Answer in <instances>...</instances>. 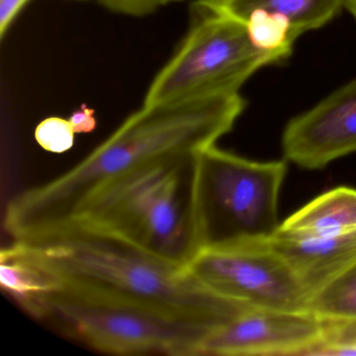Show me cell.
<instances>
[{"mask_svg": "<svg viewBox=\"0 0 356 356\" xmlns=\"http://www.w3.org/2000/svg\"><path fill=\"white\" fill-rule=\"evenodd\" d=\"M245 107L238 92L143 106L74 168L14 197L6 231L12 241H26L65 226L112 183L216 145Z\"/></svg>", "mask_w": 356, "mask_h": 356, "instance_id": "1", "label": "cell"}, {"mask_svg": "<svg viewBox=\"0 0 356 356\" xmlns=\"http://www.w3.org/2000/svg\"><path fill=\"white\" fill-rule=\"evenodd\" d=\"M12 243L54 275L59 289L53 297L141 308L216 329L252 307L210 291L184 268L88 227L70 225Z\"/></svg>", "mask_w": 356, "mask_h": 356, "instance_id": "2", "label": "cell"}, {"mask_svg": "<svg viewBox=\"0 0 356 356\" xmlns=\"http://www.w3.org/2000/svg\"><path fill=\"white\" fill-rule=\"evenodd\" d=\"M191 160L151 166L112 183L63 227L103 231L184 268L200 252L191 209Z\"/></svg>", "mask_w": 356, "mask_h": 356, "instance_id": "3", "label": "cell"}, {"mask_svg": "<svg viewBox=\"0 0 356 356\" xmlns=\"http://www.w3.org/2000/svg\"><path fill=\"white\" fill-rule=\"evenodd\" d=\"M286 172L285 161H252L216 145L195 154L191 199L200 251L274 236Z\"/></svg>", "mask_w": 356, "mask_h": 356, "instance_id": "4", "label": "cell"}, {"mask_svg": "<svg viewBox=\"0 0 356 356\" xmlns=\"http://www.w3.org/2000/svg\"><path fill=\"white\" fill-rule=\"evenodd\" d=\"M193 18L182 44L152 82L143 106L238 92L258 70L279 62L254 44L243 22L205 0L193 3Z\"/></svg>", "mask_w": 356, "mask_h": 356, "instance_id": "5", "label": "cell"}, {"mask_svg": "<svg viewBox=\"0 0 356 356\" xmlns=\"http://www.w3.org/2000/svg\"><path fill=\"white\" fill-rule=\"evenodd\" d=\"M43 320L92 349L116 355L199 356L203 341L218 329L113 304L53 297Z\"/></svg>", "mask_w": 356, "mask_h": 356, "instance_id": "6", "label": "cell"}, {"mask_svg": "<svg viewBox=\"0 0 356 356\" xmlns=\"http://www.w3.org/2000/svg\"><path fill=\"white\" fill-rule=\"evenodd\" d=\"M184 270L210 291L252 307L309 310L310 296L270 239L201 250Z\"/></svg>", "mask_w": 356, "mask_h": 356, "instance_id": "7", "label": "cell"}, {"mask_svg": "<svg viewBox=\"0 0 356 356\" xmlns=\"http://www.w3.org/2000/svg\"><path fill=\"white\" fill-rule=\"evenodd\" d=\"M324 330L325 320L310 310L250 307L209 335L199 356H305Z\"/></svg>", "mask_w": 356, "mask_h": 356, "instance_id": "8", "label": "cell"}, {"mask_svg": "<svg viewBox=\"0 0 356 356\" xmlns=\"http://www.w3.org/2000/svg\"><path fill=\"white\" fill-rule=\"evenodd\" d=\"M285 159L321 170L356 152V78L289 120L282 135Z\"/></svg>", "mask_w": 356, "mask_h": 356, "instance_id": "9", "label": "cell"}, {"mask_svg": "<svg viewBox=\"0 0 356 356\" xmlns=\"http://www.w3.org/2000/svg\"><path fill=\"white\" fill-rule=\"evenodd\" d=\"M270 243L289 262L310 299L356 262V230L318 236H291L277 230Z\"/></svg>", "mask_w": 356, "mask_h": 356, "instance_id": "10", "label": "cell"}, {"mask_svg": "<svg viewBox=\"0 0 356 356\" xmlns=\"http://www.w3.org/2000/svg\"><path fill=\"white\" fill-rule=\"evenodd\" d=\"M0 284L20 307L40 320L59 289L54 275L24 255L13 243L0 252Z\"/></svg>", "mask_w": 356, "mask_h": 356, "instance_id": "11", "label": "cell"}, {"mask_svg": "<svg viewBox=\"0 0 356 356\" xmlns=\"http://www.w3.org/2000/svg\"><path fill=\"white\" fill-rule=\"evenodd\" d=\"M212 7L243 22L264 12L289 22L298 37L322 28L345 8V0H205Z\"/></svg>", "mask_w": 356, "mask_h": 356, "instance_id": "12", "label": "cell"}, {"mask_svg": "<svg viewBox=\"0 0 356 356\" xmlns=\"http://www.w3.org/2000/svg\"><path fill=\"white\" fill-rule=\"evenodd\" d=\"M356 230V191L337 187L312 200L289 216L279 232L291 236H318Z\"/></svg>", "mask_w": 356, "mask_h": 356, "instance_id": "13", "label": "cell"}, {"mask_svg": "<svg viewBox=\"0 0 356 356\" xmlns=\"http://www.w3.org/2000/svg\"><path fill=\"white\" fill-rule=\"evenodd\" d=\"M309 310L323 320L356 321V262L312 296Z\"/></svg>", "mask_w": 356, "mask_h": 356, "instance_id": "14", "label": "cell"}, {"mask_svg": "<svg viewBox=\"0 0 356 356\" xmlns=\"http://www.w3.org/2000/svg\"><path fill=\"white\" fill-rule=\"evenodd\" d=\"M356 355V321L325 320L322 339L305 356Z\"/></svg>", "mask_w": 356, "mask_h": 356, "instance_id": "15", "label": "cell"}, {"mask_svg": "<svg viewBox=\"0 0 356 356\" xmlns=\"http://www.w3.org/2000/svg\"><path fill=\"white\" fill-rule=\"evenodd\" d=\"M74 134L70 120L53 116L37 126L35 138L45 151L61 154L74 147Z\"/></svg>", "mask_w": 356, "mask_h": 356, "instance_id": "16", "label": "cell"}, {"mask_svg": "<svg viewBox=\"0 0 356 356\" xmlns=\"http://www.w3.org/2000/svg\"><path fill=\"white\" fill-rule=\"evenodd\" d=\"M102 5L118 13L132 16H143L158 8L181 0H99Z\"/></svg>", "mask_w": 356, "mask_h": 356, "instance_id": "17", "label": "cell"}, {"mask_svg": "<svg viewBox=\"0 0 356 356\" xmlns=\"http://www.w3.org/2000/svg\"><path fill=\"white\" fill-rule=\"evenodd\" d=\"M30 0H0V37L3 38L18 14Z\"/></svg>", "mask_w": 356, "mask_h": 356, "instance_id": "18", "label": "cell"}, {"mask_svg": "<svg viewBox=\"0 0 356 356\" xmlns=\"http://www.w3.org/2000/svg\"><path fill=\"white\" fill-rule=\"evenodd\" d=\"M70 122L76 134L91 133L97 128L95 110L90 109L86 105H83L80 109L74 111L70 116Z\"/></svg>", "mask_w": 356, "mask_h": 356, "instance_id": "19", "label": "cell"}, {"mask_svg": "<svg viewBox=\"0 0 356 356\" xmlns=\"http://www.w3.org/2000/svg\"><path fill=\"white\" fill-rule=\"evenodd\" d=\"M345 8L356 20V0H345Z\"/></svg>", "mask_w": 356, "mask_h": 356, "instance_id": "20", "label": "cell"}]
</instances>
